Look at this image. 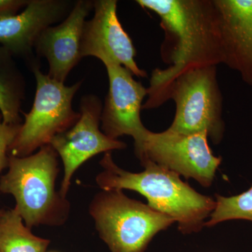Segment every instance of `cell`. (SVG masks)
<instances>
[{
  "mask_svg": "<svg viewBox=\"0 0 252 252\" xmlns=\"http://www.w3.org/2000/svg\"><path fill=\"white\" fill-rule=\"evenodd\" d=\"M26 84L12 53L0 46V114L5 124H21V105Z\"/></svg>",
  "mask_w": 252,
  "mask_h": 252,
  "instance_id": "cell-14",
  "label": "cell"
},
{
  "mask_svg": "<svg viewBox=\"0 0 252 252\" xmlns=\"http://www.w3.org/2000/svg\"><path fill=\"white\" fill-rule=\"evenodd\" d=\"M104 66L109 78V91L101 114L102 131L114 140L130 135L134 146L138 145L148 130L141 119L147 88L136 81L133 74L123 66Z\"/></svg>",
  "mask_w": 252,
  "mask_h": 252,
  "instance_id": "cell-10",
  "label": "cell"
},
{
  "mask_svg": "<svg viewBox=\"0 0 252 252\" xmlns=\"http://www.w3.org/2000/svg\"><path fill=\"white\" fill-rule=\"evenodd\" d=\"M102 104L94 94L81 99L80 117L70 128L55 136L50 142L62 159L64 176L59 192L67 198L74 172L83 163L100 153L126 148V144L105 135L99 129Z\"/></svg>",
  "mask_w": 252,
  "mask_h": 252,
  "instance_id": "cell-8",
  "label": "cell"
},
{
  "mask_svg": "<svg viewBox=\"0 0 252 252\" xmlns=\"http://www.w3.org/2000/svg\"><path fill=\"white\" fill-rule=\"evenodd\" d=\"M102 172L96 176L102 190H135L148 200V205L173 219L183 234L198 233L216 206L210 197L198 193L180 176L150 160L141 162L142 172H131L118 166L111 152L99 162Z\"/></svg>",
  "mask_w": 252,
  "mask_h": 252,
  "instance_id": "cell-2",
  "label": "cell"
},
{
  "mask_svg": "<svg viewBox=\"0 0 252 252\" xmlns=\"http://www.w3.org/2000/svg\"><path fill=\"white\" fill-rule=\"evenodd\" d=\"M30 0H0V18L16 14L26 7Z\"/></svg>",
  "mask_w": 252,
  "mask_h": 252,
  "instance_id": "cell-18",
  "label": "cell"
},
{
  "mask_svg": "<svg viewBox=\"0 0 252 252\" xmlns=\"http://www.w3.org/2000/svg\"><path fill=\"white\" fill-rule=\"evenodd\" d=\"M59 157L50 144L28 157L9 155V170L0 178V193L14 196L15 210L31 229L60 226L69 218L70 203L56 190Z\"/></svg>",
  "mask_w": 252,
  "mask_h": 252,
  "instance_id": "cell-3",
  "label": "cell"
},
{
  "mask_svg": "<svg viewBox=\"0 0 252 252\" xmlns=\"http://www.w3.org/2000/svg\"><path fill=\"white\" fill-rule=\"evenodd\" d=\"M21 125L5 124L0 114V173L9 166L10 146L17 135Z\"/></svg>",
  "mask_w": 252,
  "mask_h": 252,
  "instance_id": "cell-17",
  "label": "cell"
},
{
  "mask_svg": "<svg viewBox=\"0 0 252 252\" xmlns=\"http://www.w3.org/2000/svg\"><path fill=\"white\" fill-rule=\"evenodd\" d=\"M205 132L182 134L167 129L160 132L147 130L143 140L135 147L140 162L144 160L193 179L204 187L213 183L221 157H215Z\"/></svg>",
  "mask_w": 252,
  "mask_h": 252,
  "instance_id": "cell-7",
  "label": "cell"
},
{
  "mask_svg": "<svg viewBox=\"0 0 252 252\" xmlns=\"http://www.w3.org/2000/svg\"><path fill=\"white\" fill-rule=\"evenodd\" d=\"M35 77V97L31 110L23 113L25 120L9 148V155L25 157L49 144L55 136L75 124L80 112L73 109L72 101L83 80L72 86L51 79L41 72L39 63L31 67Z\"/></svg>",
  "mask_w": 252,
  "mask_h": 252,
  "instance_id": "cell-5",
  "label": "cell"
},
{
  "mask_svg": "<svg viewBox=\"0 0 252 252\" xmlns=\"http://www.w3.org/2000/svg\"><path fill=\"white\" fill-rule=\"evenodd\" d=\"M142 9L160 18L165 33L160 48L166 69H154L142 109L166 101L176 78L192 68L223 64L220 21L213 0H137Z\"/></svg>",
  "mask_w": 252,
  "mask_h": 252,
  "instance_id": "cell-1",
  "label": "cell"
},
{
  "mask_svg": "<svg viewBox=\"0 0 252 252\" xmlns=\"http://www.w3.org/2000/svg\"><path fill=\"white\" fill-rule=\"evenodd\" d=\"M76 1L30 0L20 14L0 18V44L29 62L38 63L33 55L34 44L46 28L62 22L72 11Z\"/></svg>",
  "mask_w": 252,
  "mask_h": 252,
  "instance_id": "cell-11",
  "label": "cell"
},
{
  "mask_svg": "<svg viewBox=\"0 0 252 252\" xmlns=\"http://www.w3.org/2000/svg\"><path fill=\"white\" fill-rule=\"evenodd\" d=\"M94 1L78 0L67 17L56 26L46 28L34 44L38 57L49 63L48 76L64 83L81 61V36L86 18L94 9Z\"/></svg>",
  "mask_w": 252,
  "mask_h": 252,
  "instance_id": "cell-12",
  "label": "cell"
},
{
  "mask_svg": "<svg viewBox=\"0 0 252 252\" xmlns=\"http://www.w3.org/2000/svg\"></svg>",
  "mask_w": 252,
  "mask_h": 252,
  "instance_id": "cell-20",
  "label": "cell"
},
{
  "mask_svg": "<svg viewBox=\"0 0 252 252\" xmlns=\"http://www.w3.org/2000/svg\"><path fill=\"white\" fill-rule=\"evenodd\" d=\"M218 14L223 64L252 86V0H213Z\"/></svg>",
  "mask_w": 252,
  "mask_h": 252,
  "instance_id": "cell-13",
  "label": "cell"
},
{
  "mask_svg": "<svg viewBox=\"0 0 252 252\" xmlns=\"http://www.w3.org/2000/svg\"><path fill=\"white\" fill-rule=\"evenodd\" d=\"M3 210H0V217H1V214H2Z\"/></svg>",
  "mask_w": 252,
  "mask_h": 252,
  "instance_id": "cell-19",
  "label": "cell"
},
{
  "mask_svg": "<svg viewBox=\"0 0 252 252\" xmlns=\"http://www.w3.org/2000/svg\"><path fill=\"white\" fill-rule=\"evenodd\" d=\"M117 3V0L94 1V17L86 21L83 29L81 57L93 56L104 65L119 64L133 76L147 77V72L136 63L135 46L118 18Z\"/></svg>",
  "mask_w": 252,
  "mask_h": 252,
  "instance_id": "cell-9",
  "label": "cell"
},
{
  "mask_svg": "<svg viewBox=\"0 0 252 252\" xmlns=\"http://www.w3.org/2000/svg\"><path fill=\"white\" fill-rule=\"evenodd\" d=\"M176 104L175 118L168 130L182 134L205 132L215 144L223 140V96L217 66L192 68L178 76L166 95Z\"/></svg>",
  "mask_w": 252,
  "mask_h": 252,
  "instance_id": "cell-6",
  "label": "cell"
},
{
  "mask_svg": "<svg viewBox=\"0 0 252 252\" xmlns=\"http://www.w3.org/2000/svg\"><path fill=\"white\" fill-rule=\"evenodd\" d=\"M89 214L111 252H145L156 235L175 223L121 190H102L94 195Z\"/></svg>",
  "mask_w": 252,
  "mask_h": 252,
  "instance_id": "cell-4",
  "label": "cell"
},
{
  "mask_svg": "<svg viewBox=\"0 0 252 252\" xmlns=\"http://www.w3.org/2000/svg\"><path fill=\"white\" fill-rule=\"evenodd\" d=\"M51 243L36 236L14 208L3 210L0 217V252H46Z\"/></svg>",
  "mask_w": 252,
  "mask_h": 252,
  "instance_id": "cell-15",
  "label": "cell"
},
{
  "mask_svg": "<svg viewBox=\"0 0 252 252\" xmlns=\"http://www.w3.org/2000/svg\"><path fill=\"white\" fill-rule=\"evenodd\" d=\"M216 206L205 222V226L214 225L228 220H244L252 221V187L247 191L230 197L216 194Z\"/></svg>",
  "mask_w": 252,
  "mask_h": 252,
  "instance_id": "cell-16",
  "label": "cell"
}]
</instances>
